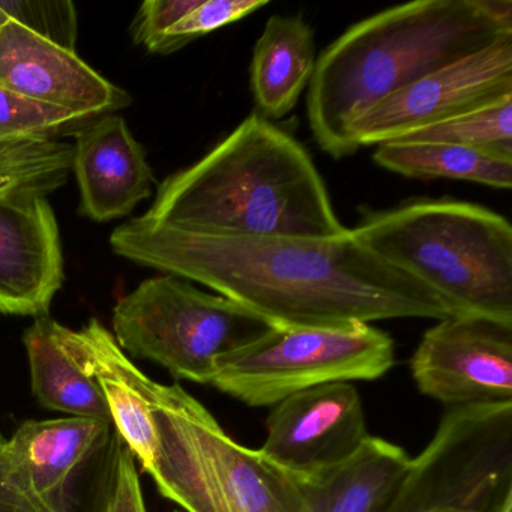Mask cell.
Here are the masks:
<instances>
[{
    "label": "cell",
    "instance_id": "29",
    "mask_svg": "<svg viewBox=\"0 0 512 512\" xmlns=\"http://www.w3.org/2000/svg\"><path fill=\"white\" fill-rule=\"evenodd\" d=\"M8 22H10V19H8L7 14H5V11L0 8V31L5 28V26L8 25Z\"/></svg>",
    "mask_w": 512,
    "mask_h": 512
},
{
    "label": "cell",
    "instance_id": "21",
    "mask_svg": "<svg viewBox=\"0 0 512 512\" xmlns=\"http://www.w3.org/2000/svg\"><path fill=\"white\" fill-rule=\"evenodd\" d=\"M73 172V145L56 139H0V196H49Z\"/></svg>",
    "mask_w": 512,
    "mask_h": 512
},
{
    "label": "cell",
    "instance_id": "3",
    "mask_svg": "<svg viewBox=\"0 0 512 512\" xmlns=\"http://www.w3.org/2000/svg\"><path fill=\"white\" fill-rule=\"evenodd\" d=\"M142 217L217 236L337 239L350 230L304 146L260 113L169 176Z\"/></svg>",
    "mask_w": 512,
    "mask_h": 512
},
{
    "label": "cell",
    "instance_id": "14",
    "mask_svg": "<svg viewBox=\"0 0 512 512\" xmlns=\"http://www.w3.org/2000/svg\"><path fill=\"white\" fill-rule=\"evenodd\" d=\"M0 88L85 119L124 109L133 101L73 50L11 20L0 31Z\"/></svg>",
    "mask_w": 512,
    "mask_h": 512
},
{
    "label": "cell",
    "instance_id": "2",
    "mask_svg": "<svg viewBox=\"0 0 512 512\" xmlns=\"http://www.w3.org/2000/svg\"><path fill=\"white\" fill-rule=\"evenodd\" d=\"M512 35L511 0H416L347 29L317 59L307 116L317 145L349 157L353 122L422 77Z\"/></svg>",
    "mask_w": 512,
    "mask_h": 512
},
{
    "label": "cell",
    "instance_id": "22",
    "mask_svg": "<svg viewBox=\"0 0 512 512\" xmlns=\"http://www.w3.org/2000/svg\"><path fill=\"white\" fill-rule=\"evenodd\" d=\"M400 140L449 143L512 158V98L424 128Z\"/></svg>",
    "mask_w": 512,
    "mask_h": 512
},
{
    "label": "cell",
    "instance_id": "8",
    "mask_svg": "<svg viewBox=\"0 0 512 512\" xmlns=\"http://www.w3.org/2000/svg\"><path fill=\"white\" fill-rule=\"evenodd\" d=\"M394 364V341L370 323L271 328L223 356L211 385L247 406H275L316 386L379 379Z\"/></svg>",
    "mask_w": 512,
    "mask_h": 512
},
{
    "label": "cell",
    "instance_id": "16",
    "mask_svg": "<svg viewBox=\"0 0 512 512\" xmlns=\"http://www.w3.org/2000/svg\"><path fill=\"white\" fill-rule=\"evenodd\" d=\"M65 335L77 361L100 386L116 433L149 473L157 458L152 404L158 383L131 362L115 335L97 319L80 331L67 328Z\"/></svg>",
    "mask_w": 512,
    "mask_h": 512
},
{
    "label": "cell",
    "instance_id": "20",
    "mask_svg": "<svg viewBox=\"0 0 512 512\" xmlns=\"http://www.w3.org/2000/svg\"><path fill=\"white\" fill-rule=\"evenodd\" d=\"M373 158L383 169L406 178L475 182L497 190L512 185V158L449 143L394 140L379 145Z\"/></svg>",
    "mask_w": 512,
    "mask_h": 512
},
{
    "label": "cell",
    "instance_id": "28",
    "mask_svg": "<svg viewBox=\"0 0 512 512\" xmlns=\"http://www.w3.org/2000/svg\"><path fill=\"white\" fill-rule=\"evenodd\" d=\"M5 443L7 439L0 434V512H41L11 485L8 478Z\"/></svg>",
    "mask_w": 512,
    "mask_h": 512
},
{
    "label": "cell",
    "instance_id": "11",
    "mask_svg": "<svg viewBox=\"0 0 512 512\" xmlns=\"http://www.w3.org/2000/svg\"><path fill=\"white\" fill-rule=\"evenodd\" d=\"M257 449L293 481L325 475L349 461L367 442L358 389L349 382L305 389L275 404Z\"/></svg>",
    "mask_w": 512,
    "mask_h": 512
},
{
    "label": "cell",
    "instance_id": "9",
    "mask_svg": "<svg viewBox=\"0 0 512 512\" xmlns=\"http://www.w3.org/2000/svg\"><path fill=\"white\" fill-rule=\"evenodd\" d=\"M512 98V35L400 89L359 116L350 142L383 145Z\"/></svg>",
    "mask_w": 512,
    "mask_h": 512
},
{
    "label": "cell",
    "instance_id": "13",
    "mask_svg": "<svg viewBox=\"0 0 512 512\" xmlns=\"http://www.w3.org/2000/svg\"><path fill=\"white\" fill-rule=\"evenodd\" d=\"M62 283L61 235L47 197L0 196V313L47 316Z\"/></svg>",
    "mask_w": 512,
    "mask_h": 512
},
{
    "label": "cell",
    "instance_id": "25",
    "mask_svg": "<svg viewBox=\"0 0 512 512\" xmlns=\"http://www.w3.org/2000/svg\"><path fill=\"white\" fill-rule=\"evenodd\" d=\"M8 19L38 37L76 52V5L70 0H0Z\"/></svg>",
    "mask_w": 512,
    "mask_h": 512
},
{
    "label": "cell",
    "instance_id": "5",
    "mask_svg": "<svg viewBox=\"0 0 512 512\" xmlns=\"http://www.w3.org/2000/svg\"><path fill=\"white\" fill-rule=\"evenodd\" d=\"M157 458L149 476L187 512H305L295 481L227 436L179 385L158 383Z\"/></svg>",
    "mask_w": 512,
    "mask_h": 512
},
{
    "label": "cell",
    "instance_id": "24",
    "mask_svg": "<svg viewBox=\"0 0 512 512\" xmlns=\"http://www.w3.org/2000/svg\"><path fill=\"white\" fill-rule=\"evenodd\" d=\"M266 5V0H199L190 13L167 31L155 53L178 52L197 38L239 22Z\"/></svg>",
    "mask_w": 512,
    "mask_h": 512
},
{
    "label": "cell",
    "instance_id": "4",
    "mask_svg": "<svg viewBox=\"0 0 512 512\" xmlns=\"http://www.w3.org/2000/svg\"><path fill=\"white\" fill-rule=\"evenodd\" d=\"M353 236L386 265L436 293L455 316L512 325V227L458 200H416L368 212Z\"/></svg>",
    "mask_w": 512,
    "mask_h": 512
},
{
    "label": "cell",
    "instance_id": "27",
    "mask_svg": "<svg viewBox=\"0 0 512 512\" xmlns=\"http://www.w3.org/2000/svg\"><path fill=\"white\" fill-rule=\"evenodd\" d=\"M104 512H146L142 484L137 473L136 458L127 446L118 449L113 466L112 482L107 493Z\"/></svg>",
    "mask_w": 512,
    "mask_h": 512
},
{
    "label": "cell",
    "instance_id": "19",
    "mask_svg": "<svg viewBox=\"0 0 512 512\" xmlns=\"http://www.w3.org/2000/svg\"><path fill=\"white\" fill-rule=\"evenodd\" d=\"M65 332L67 326L49 316L26 329L23 343L35 398L53 412L112 422L100 386L71 352Z\"/></svg>",
    "mask_w": 512,
    "mask_h": 512
},
{
    "label": "cell",
    "instance_id": "6",
    "mask_svg": "<svg viewBox=\"0 0 512 512\" xmlns=\"http://www.w3.org/2000/svg\"><path fill=\"white\" fill-rule=\"evenodd\" d=\"M271 328L242 305L169 274L143 281L113 308V335L125 353L200 385H211L223 356Z\"/></svg>",
    "mask_w": 512,
    "mask_h": 512
},
{
    "label": "cell",
    "instance_id": "7",
    "mask_svg": "<svg viewBox=\"0 0 512 512\" xmlns=\"http://www.w3.org/2000/svg\"><path fill=\"white\" fill-rule=\"evenodd\" d=\"M380 512H512V403L449 409Z\"/></svg>",
    "mask_w": 512,
    "mask_h": 512
},
{
    "label": "cell",
    "instance_id": "12",
    "mask_svg": "<svg viewBox=\"0 0 512 512\" xmlns=\"http://www.w3.org/2000/svg\"><path fill=\"white\" fill-rule=\"evenodd\" d=\"M115 431L113 422L79 416L23 422L5 443L11 485L41 512H74L77 478Z\"/></svg>",
    "mask_w": 512,
    "mask_h": 512
},
{
    "label": "cell",
    "instance_id": "23",
    "mask_svg": "<svg viewBox=\"0 0 512 512\" xmlns=\"http://www.w3.org/2000/svg\"><path fill=\"white\" fill-rule=\"evenodd\" d=\"M82 116L0 88V139H55Z\"/></svg>",
    "mask_w": 512,
    "mask_h": 512
},
{
    "label": "cell",
    "instance_id": "26",
    "mask_svg": "<svg viewBox=\"0 0 512 512\" xmlns=\"http://www.w3.org/2000/svg\"><path fill=\"white\" fill-rule=\"evenodd\" d=\"M199 0H148L140 7L133 22L136 44L149 53L157 52L161 40L170 28L196 7Z\"/></svg>",
    "mask_w": 512,
    "mask_h": 512
},
{
    "label": "cell",
    "instance_id": "17",
    "mask_svg": "<svg viewBox=\"0 0 512 512\" xmlns=\"http://www.w3.org/2000/svg\"><path fill=\"white\" fill-rule=\"evenodd\" d=\"M316 38L302 16H272L254 44L251 91L265 119L295 109L316 70Z\"/></svg>",
    "mask_w": 512,
    "mask_h": 512
},
{
    "label": "cell",
    "instance_id": "30",
    "mask_svg": "<svg viewBox=\"0 0 512 512\" xmlns=\"http://www.w3.org/2000/svg\"><path fill=\"white\" fill-rule=\"evenodd\" d=\"M176 512H179V511H176Z\"/></svg>",
    "mask_w": 512,
    "mask_h": 512
},
{
    "label": "cell",
    "instance_id": "1",
    "mask_svg": "<svg viewBox=\"0 0 512 512\" xmlns=\"http://www.w3.org/2000/svg\"><path fill=\"white\" fill-rule=\"evenodd\" d=\"M110 245L131 262L215 290L272 328L455 316L424 284L374 256L352 230L337 239L217 236L139 217L118 227Z\"/></svg>",
    "mask_w": 512,
    "mask_h": 512
},
{
    "label": "cell",
    "instance_id": "15",
    "mask_svg": "<svg viewBox=\"0 0 512 512\" xmlns=\"http://www.w3.org/2000/svg\"><path fill=\"white\" fill-rule=\"evenodd\" d=\"M73 172L80 212L100 223L127 217L154 190L145 149L121 116H104L76 134Z\"/></svg>",
    "mask_w": 512,
    "mask_h": 512
},
{
    "label": "cell",
    "instance_id": "18",
    "mask_svg": "<svg viewBox=\"0 0 512 512\" xmlns=\"http://www.w3.org/2000/svg\"><path fill=\"white\" fill-rule=\"evenodd\" d=\"M410 461L412 458L400 446L370 436L337 469L295 484L305 512H380Z\"/></svg>",
    "mask_w": 512,
    "mask_h": 512
},
{
    "label": "cell",
    "instance_id": "10",
    "mask_svg": "<svg viewBox=\"0 0 512 512\" xmlns=\"http://www.w3.org/2000/svg\"><path fill=\"white\" fill-rule=\"evenodd\" d=\"M410 370L419 391L446 406L512 403V325L481 316L437 320Z\"/></svg>",
    "mask_w": 512,
    "mask_h": 512
}]
</instances>
